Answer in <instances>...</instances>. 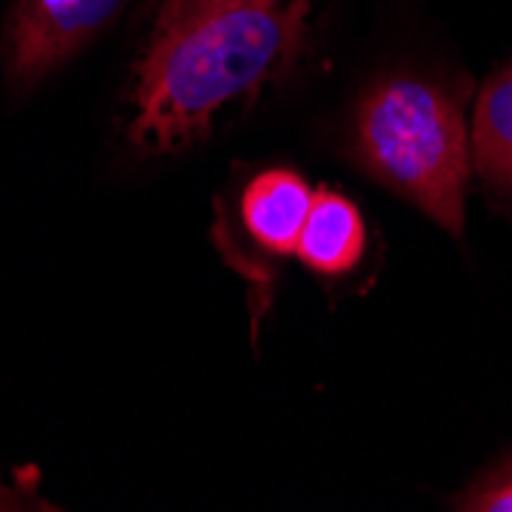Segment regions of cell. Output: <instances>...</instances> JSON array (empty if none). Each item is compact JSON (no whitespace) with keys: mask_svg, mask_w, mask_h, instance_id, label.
I'll list each match as a JSON object with an SVG mask.
<instances>
[{"mask_svg":"<svg viewBox=\"0 0 512 512\" xmlns=\"http://www.w3.org/2000/svg\"><path fill=\"white\" fill-rule=\"evenodd\" d=\"M126 0H16L7 22V74L34 86L96 37Z\"/></svg>","mask_w":512,"mask_h":512,"instance_id":"3957f363","label":"cell"},{"mask_svg":"<svg viewBox=\"0 0 512 512\" xmlns=\"http://www.w3.org/2000/svg\"><path fill=\"white\" fill-rule=\"evenodd\" d=\"M460 509L479 512H512V457L482 476L460 500Z\"/></svg>","mask_w":512,"mask_h":512,"instance_id":"52a82bcc","label":"cell"},{"mask_svg":"<svg viewBox=\"0 0 512 512\" xmlns=\"http://www.w3.org/2000/svg\"><path fill=\"white\" fill-rule=\"evenodd\" d=\"M313 188L289 169H267L255 175L240 194V224L252 246L270 258H283L298 249Z\"/></svg>","mask_w":512,"mask_h":512,"instance_id":"277c9868","label":"cell"},{"mask_svg":"<svg viewBox=\"0 0 512 512\" xmlns=\"http://www.w3.org/2000/svg\"><path fill=\"white\" fill-rule=\"evenodd\" d=\"M362 252H365V224L359 209L335 191H316L295 255L313 273L344 276L359 267Z\"/></svg>","mask_w":512,"mask_h":512,"instance_id":"5b68a950","label":"cell"},{"mask_svg":"<svg viewBox=\"0 0 512 512\" xmlns=\"http://www.w3.org/2000/svg\"><path fill=\"white\" fill-rule=\"evenodd\" d=\"M316 0H157L129 92V142L145 154L200 145L221 111L283 80Z\"/></svg>","mask_w":512,"mask_h":512,"instance_id":"6da1fadb","label":"cell"},{"mask_svg":"<svg viewBox=\"0 0 512 512\" xmlns=\"http://www.w3.org/2000/svg\"><path fill=\"white\" fill-rule=\"evenodd\" d=\"M473 166L500 197L512 200V65L500 68L479 92Z\"/></svg>","mask_w":512,"mask_h":512,"instance_id":"8992f818","label":"cell"},{"mask_svg":"<svg viewBox=\"0 0 512 512\" xmlns=\"http://www.w3.org/2000/svg\"><path fill=\"white\" fill-rule=\"evenodd\" d=\"M353 160L451 237L467 227L473 138L454 86L396 74L375 83L356 108Z\"/></svg>","mask_w":512,"mask_h":512,"instance_id":"7a4b0ae2","label":"cell"}]
</instances>
